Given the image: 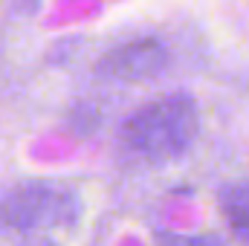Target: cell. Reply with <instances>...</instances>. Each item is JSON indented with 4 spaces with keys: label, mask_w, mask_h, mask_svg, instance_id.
<instances>
[{
    "label": "cell",
    "mask_w": 249,
    "mask_h": 246,
    "mask_svg": "<svg viewBox=\"0 0 249 246\" xmlns=\"http://www.w3.org/2000/svg\"><path fill=\"white\" fill-rule=\"evenodd\" d=\"M200 130L197 102L186 93L162 96L133 110L122 124L124 151L145 162H168L183 157Z\"/></svg>",
    "instance_id": "obj_1"
},
{
    "label": "cell",
    "mask_w": 249,
    "mask_h": 246,
    "mask_svg": "<svg viewBox=\"0 0 249 246\" xmlns=\"http://www.w3.org/2000/svg\"><path fill=\"white\" fill-rule=\"evenodd\" d=\"M78 217L72 191L53 183H20L0 194V220L18 232L70 226Z\"/></svg>",
    "instance_id": "obj_2"
},
{
    "label": "cell",
    "mask_w": 249,
    "mask_h": 246,
    "mask_svg": "<svg viewBox=\"0 0 249 246\" xmlns=\"http://www.w3.org/2000/svg\"><path fill=\"white\" fill-rule=\"evenodd\" d=\"M165 67H168L165 47L154 38H139V41H127L122 47L110 50L107 55H102V61L96 64V72L110 81L136 84V81L157 78Z\"/></svg>",
    "instance_id": "obj_3"
},
{
    "label": "cell",
    "mask_w": 249,
    "mask_h": 246,
    "mask_svg": "<svg viewBox=\"0 0 249 246\" xmlns=\"http://www.w3.org/2000/svg\"><path fill=\"white\" fill-rule=\"evenodd\" d=\"M217 203H220V211L229 229L249 244V180L229 183L217 194Z\"/></svg>",
    "instance_id": "obj_4"
}]
</instances>
